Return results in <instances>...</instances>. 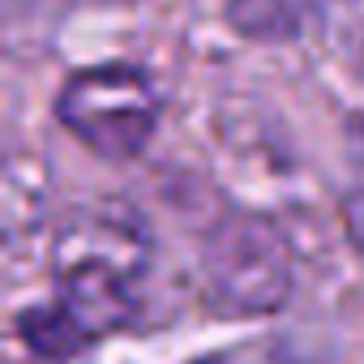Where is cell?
<instances>
[{"label": "cell", "instance_id": "obj_1", "mask_svg": "<svg viewBox=\"0 0 364 364\" xmlns=\"http://www.w3.org/2000/svg\"><path fill=\"white\" fill-rule=\"evenodd\" d=\"M56 120L99 159L124 163L146 150L159 124V95L133 65L77 69L56 95Z\"/></svg>", "mask_w": 364, "mask_h": 364}, {"label": "cell", "instance_id": "obj_2", "mask_svg": "<svg viewBox=\"0 0 364 364\" xmlns=\"http://www.w3.org/2000/svg\"><path fill=\"white\" fill-rule=\"evenodd\" d=\"M202 270L215 300L232 313H274L291 296L296 262L279 223L266 215H228L202 245Z\"/></svg>", "mask_w": 364, "mask_h": 364}, {"label": "cell", "instance_id": "obj_3", "mask_svg": "<svg viewBox=\"0 0 364 364\" xmlns=\"http://www.w3.org/2000/svg\"><path fill=\"white\" fill-rule=\"evenodd\" d=\"M146 266V236L129 215L86 210L65 223L56 240V274L73 287H120L133 291V279Z\"/></svg>", "mask_w": 364, "mask_h": 364}, {"label": "cell", "instance_id": "obj_4", "mask_svg": "<svg viewBox=\"0 0 364 364\" xmlns=\"http://www.w3.org/2000/svg\"><path fill=\"white\" fill-rule=\"evenodd\" d=\"M18 338H22L26 351L39 355V360H69V355L86 351L90 343H99V338L82 326V317H77L60 296L22 309V317H18Z\"/></svg>", "mask_w": 364, "mask_h": 364}, {"label": "cell", "instance_id": "obj_5", "mask_svg": "<svg viewBox=\"0 0 364 364\" xmlns=\"http://www.w3.org/2000/svg\"><path fill=\"white\" fill-rule=\"evenodd\" d=\"M313 0H228V22L257 43H283L304 31Z\"/></svg>", "mask_w": 364, "mask_h": 364}, {"label": "cell", "instance_id": "obj_6", "mask_svg": "<svg viewBox=\"0 0 364 364\" xmlns=\"http://www.w3.org/2000/svg\"><path fill=\"white\" fill-rule=\"evenodd\" d=\"M343 219H347V232L355 236V245L364 249V167L355 171V185H351V193L343 202Z\"/></svg>", "mask_w": 364, "mask_h": 364}]
</instances>
